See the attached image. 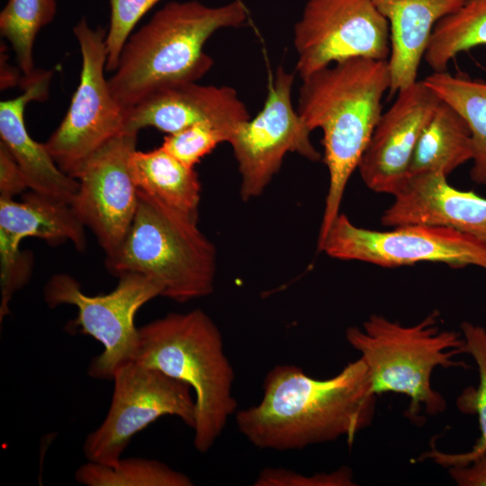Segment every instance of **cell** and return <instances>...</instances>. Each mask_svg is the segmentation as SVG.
I'll use <instances>...</instances> for the list:
<instances>
[{"label": "cell", "instance_id": "9a60e30c", "mask_svg": "<svg viewBox=\"0 0 486 486\" xmlns=\"http://www.w3.org/2000/svg\"><path fill=\"white\" fill-rule=\"evenodd\" d=\"M249 119L234 88L187 82L159 89L127 110L123 131L153 127L172 134L202 122L236 131Z\"/></svg>", "mask_w": 486, "mask_h": 486}, {"label": "cell", "instance_id": "7402d4cb", "mask_svg": "<svg viewBox=\"0 0 486 486\" xmlns=\"http://www.w3.org/2000/svg\"><path fill=\"white\" fill-rule=\"evenodd\" d=\"M423 82L465 120L471 131L472 166L471 179L486 184V82L464 75L433 72Z\"/></svg>", "mask_w": 486, "mask_h": 486}, {"label": "cell", "instance_id": "4fadbf2b", "mask_svg": "<svg viewBox=\"0 0 486 486\" xmlns=\"http://www.w3.org/2000/svg\"><path fill=\"white\" fill-rule=\"evenodd\" d=\"M137 136L121 132L94 153L76 176L79 187L70 205L106 256L122 246L137 210L139 188L129 166Z\"/></svg>", "mask_w": 486, "mask_h": 486}, {"label": "cell", "instance_id": "f1b7e54d", "mask_svg": "<svg viewBox=\"0 0 486 486\" xmlns=\"http://www.w3.org/2000/svg\"><path fill=\"white\" fill-rule=\"evenodd\" d=\"M256 486H352L353 472L342 467L331 472L304 475L284 468H265L258 474Z\"/></svg>", "mask_w": 486, "mask_h": 486}, {"label": "cell", "instance_id": "2e32d148", "mask_svg": "<svg viewBox=\"0 0 486 486\" xmlns=\"http://www.w3.org/2000/svg\"><path fill=\"white\" fill-rule=\"evenodd\" d=\"M393 197L381 217L382 226H444L486 243V198L454 188L443 174L410 176Z\"/></svg>", "mask_w": 486, "mask_h": 486}, {"label": "cell", "instance_id": "d4e9b609", "mask_svg": "<svg viewBox=\"0 0 486 486\" xmlns=\"http://www.w3.org/2000/svg\"><path fill=\"white\" fill-rule=\"evenodd\" d=\"M77 482L86 486H191L184 473L153 459H121L114 465L90 462L75 473Z\"/></svg>", "mask_w": 486, "mask_h": 486}, {"label": "cell", "instance_id": "30bf717a", "mask_svg": "<svg viewBox=\"0 0 486 486\" xmlns=\"http://www.w3.org/2000/svg\"><path fill=\"white\" fill-rule=\"evenodd\" d=\"M318 250L383 267L431 262L456 268L474 266L486 272V243L444 226L406 224L380 231L358 227L339 213Z\"/></svg>", "mask_w": 486, "mask_h": 486}, {"label": "cell", "instance_id": "4dcf8cb0", "mask_svg": "<svg viewBox=\"0 0 486 486\" xmlns=\"http://www.w3.org/2000/svg\"><path fill=\"white\" fill-rule=\"evenodd\" d=\"M448 472L459 486H486V453L467 465L449 467Z\"/></svg>", "mask_w": 486, "mask_h": 486}, {"label": "cell", "instance_id": "603a6c76", "mask_svg": "<svg viewBox=\"0 0 486 486\" xmlns=\"http://www.w3.org/2000/svg\"><path fill=\"white\" fill-rule=\"evenodd\" d=\"M480 45H486V0H464L436 23L423 58L433 72H446L459 53Z\"/></svg>", "mask_w": 486, "mask_h": 486}, {"label": "cell", "instance_id": "9c48e42d", "mask_svg": "<svg viewBox=\"0 0 486 486\" xmlns=\"http://www.w3.org/2000/svg\"><path fill=\"white\" fill-rule=\"evenodd\" d=\"M112 380L114 386L107 415L83 445L88 461L116 464L132 437L166 415L176 416L194 429L195 399L186 382L134 360L122 364Z\"/></svg>", "mask_w": 486, "mask_h": 486}, {"label": "cell", "instance_id": "ba28073f", "mask_svg": "<svg viewBox=\"0 0 486 486\" xmlns=\"http://www.w3.org/2000/svg\"><path fill=\"white\" fill-rule=\"evenodd\" d=\"M82 67L79 83L63 121L44 143L58 166L76 176L86 160L123 132L126 110L114 99L106 71V32L82 18L74 27Z\"/></svg>", "mask_w": 486, "mask_h": 486}, {"label": "cell", "instance_id": "ffe728a7", "mask_svg": "<svg viewBox=\"0 0 486 486\" xmlns=\"http://www.w3.org/2000/svg\"><path fill=\"white\" fill-rule=\"evenodd\" d=\"M472 158L467 122L454 107L441 100L418 137L410 162L409 177L426 173L447 176Z\"/></svg>", "mask_w": 486, "mask_h": 486}, {"label": "cell", "instance_id": "83f0119b", "mask_svg": "<svg viewBox=\"0 0 486 486\" xmlns=\"http://www.w3.org/2000/svg\"><path fill=\"white\" fill-rule=\"evenodd\" d=\"M161 0H110L111 17L105 36L106 71H114L122 49L143 15Z\"/></svg>", "mask_w": 486, "mask_h": 486}, {"label": "cell", "instance_id": "7c38bea8", "mask_svg": "<svg viewBox=\"0 0 486 486\" xmlns=\"http://www.w3.org/2000/svg\"><path fill=\"white\" fill-rule=\"evenodd\" d=\"M293 81L294 75L279 67L263 109L240 124L229 141L238 162L243 201L265 191L287 153L295 152L312 162L321 158L311 143V131L293 108Z\"/></svg>", "mask_w": 486, "mask_h": 486}, {"label": "cell", "instance_id": "7a4b0ae2", "mask_svg": "<svg viewBox=\"0 0 486 486\" xmlns=\"http://www.w3.org/2000/svg\"><path fill=\"white\" fill-rule=\"evenodd\" d=\"M302 80L297 112L310 131L323 132L329 180L319 246L340 213L348 180L382 113V100L390 90L391 77L388 60L352 58Z\"/></svg>", "mask_w": 486, "mask_h": 486}, {"label": "cell", "instance_id": "44dd1931", "mask_svg": "<svg viewBox=\"0 0 486 486\" xmlns=\"http://www.w3.org/2000/svg\"><path fill=\"white\" fill-rule=\"evenodd\" d=\"M129 166L140 190L198 218L202 187L194 167L183 164L162 146L150 151L135 150Z\"/></svg>", "mask_w": 486, "mask_h": 486}, {"label": "cell", "instance_id": "8992f818", "mask_svg": "<svg viewBox=\"0 0 486 486\" xmlns=\"http://www.w3.org/2000/svg\"><path fill=\"white\" fill-rule=\"evenodd\" d=\"M198 218L139 189L137 210L119 249L106 256L107 269L145 274L162 288V296L184 303L211 294L217 255L200 230Z\"/></svg>", "mask_w": 486, "mask_h": 486}, {"label": "cell", "instance_id": "3957f363", "mask_svg": "<svg viewBox=\"0 0 486 486\" xmlns=\"http://www.w3.org/2000/svg\"><path fill=\"white\" fill-rule=\"evenodd\" d=\"M247 18L238 0L218 7L194 0L165 4L126 41L108 79L112 96L127 111L159 89L196 82L213 64L203 51L208 39Z\"/></svg>", "mask_w": 486, "mask_h": 486}, {"label": "cell", "instance_id": "52a82bcc", "mask_svg": "<svg viewBox=\"0 0 486 486\" xmlns=\"http://www.w3.org/2000/svg\"><path fill=\"white\" fill-rule=\"evenodd\" d=\"M118 277L114 290L94 296L82 292L77 281L65 274H55L44 287V300L50 308L69 304L77 309L76 318L67 325L68 332L90 336L102 344L103 352L88 367V375L94 379L112 380L122 364L133 360L139 343L136 313L162 296L161 286L145 274L126 272Z\"/></svg>", "mask_w": 486, "mask_h": 486}, {"label": "cell", "instance_id": "5bb4252c", "mask_svg": "<svg viewBox=\"0 0 486 486\" xmlns=\"http://www.w3.org/2000/svg\"><path fill=\"white\" fill-rule=\"evenodd\" d=\"M397 94L382 113L357 167L369 189L392 195L407 182L418 137L441 101L423 80Z\"/></svg>", "mask_w": 486, "mask_h": 486}, {"label": "cell", "instance_id": "ac0fdd59", "mask_svg": "<svg viewBox=\"0 0 486 486\" xmlns=\"http://www.w3.org/2000/svg\"><path fill=\"white\" fill-rule=\"evenodd\" d=\"M390 26V96L414 84L436 23L464 0H372Z\"/></svg>", "mask_w": 486, "mask_h": 486}, {"label": "cell", "instance_id": "6da1fadb", "mask_svg": "<svg viewBox=\"0 0 486 486\" xmlns=\"http://www.w3.org/2000/svg\"><path fill=\"white\" fill-rule=\"evenodd\" d=\"M376 396L362 358L323 380L296 365L279 364L266 374L261 400L237 411L236 423L260 449L298 450L341 436L352 446L374 419Z\"/></svg>", "mask_w": 486, "mask_h": 486}, {"label": "cell", "instance_id": "d6986e66", "mask_svg": "<svg viewBox=\"0 0 486 486\" xmlns=\"http://www.w3.org/2000/svg\"><path fill=\"white\" fill-rule=\"evenodd\" d=\"M85 225L71 205L34 191L22 195L21 202L0 199L1 261L16 257L21 241L40 238L56 245L70 240L77 250L86 248Z\"/></svg>", "mask_w": 486, "mask_h": 486}, {"label": "cell", "instance_id": "5b68a950", "mask_svg": "<svg viewBox=\"0 0 486 486\" xmlns=\"http://www.w3.org/2000/svg\"><path fill=\"white\" fill-rule=\"evenodd\" d=\"M439 318L435 310L418 323L404 326L383 315L372 314L362 328L349 327L345 333L366 365L372 392L408 397L405 416L417 425L422 409L429 415L446 409V400L431 385L434 369L470 367L454 360L464 353L462 332L440 330Z\"/></svg>", "mask_w": 486, "mask_h": 486}, {"label": "cell", "instance_id": "484cf974", "mask_svg": "<svg viewBox=\"0 0 486 486\" xmlns=\"http://www.w3.org/2000/svg\"><path fill=\"white\" fill-rule=\"evenodd\" d=\"M56 11L57 0H8L1 11V35L11 44L25 76L34 71L36 35L54 19Z\"/></svg>", "mask_w": 486, "mask_h": 486}, {"label": "cell", "instance_id": "e0dca14e", "mask_svg": "<svg viewBox=\"0 0 486 486\" xmlns=\"http://www.w3.org/2000/svg\"><path fill=\"white\" fill-rule=\"evenodd\" d=\"M51 76V71L34 70L23 80L20 95L0 103V137L32 191L71 204L78 191V180L58 166L44 143L30 136L24 122L27 104L47 98Z\"/></svg>", "mask_w": 486, "mask_h": 486}, {"label": "cell", "instance_id": "cb8c5ba5", "mask_svg": "<svg viewBox=\"0 0 486 486\" xmlns=\"http://www.w3.org/2000/svg\"><path fill=\"white\" fill-rule=\"evenodd\" d=\"M460 328L464 339L463 351L474 359L479 372V383L476 388H465L457 397L456 406L463 413L477 416L481 436L467 453L447 454L433 447L418 459H432L446 468L467 465L486 453V330L469 321L463 322Z\"/></svg>", "mask_w": 486, "mask_h": 486}, {"label": "cell", "instance_id": "8fae6325", "mask_svg": "<svg viewBox=\"0 0 486 486\" xmlns=\"http://www.w3.org/2000/svg\"><path fill=\"white\" fill-rule=\"evenodd\" d=\"M296 71L303 79L352 58L388 60L390 26L372 0H308L296 22Z\"/></svg>", "mask_w": 486, "mask_h": 486}, {"label": "cell", "instance_id": "f546056e", "mask_svg": "<svg viewBox=\"0 0 486 486\" xmlns=\"http://www.w3.org/2000/svg\"><path fill=\"white\" fill-rule=\"evenodd\" d=\"M27 188L28 183L22 168L7 147L0 141V199H13Z\"/></svg>", "mask_w": 486, "mask_h": 486}, {"label": "cell", "instance_id": "4316f807", "mask_svg": "<svg viewBox=\"0 0 486 486\" xmlns=\"http://www.w3.org/2000/svg\"><path fill=\"white\" fill-rule=\"evenodd\" d=\"M234 132L216 123L202 122L167 134L161 146L185 166L194 167L217 145L229 142Z\"/></svg>", "mask_w": 486, "mask_h": 486}, {"label": "cell", "instance_id": "277c9868", "mask_svg": "<svg viewBox=\"0 0 486 486\" xmlns=\"http://www.w3.org/2000/svg\"><path fill=\"white\" fill-rule=\"evenodd\" d=\"M134 361L186 382L194 391L195 449L207 453L237 412L235 374L221 333L200 309L169 313L139 328Z\"/></svg>", "mask_w": 486, "mask_h": 486}]
</instances>
